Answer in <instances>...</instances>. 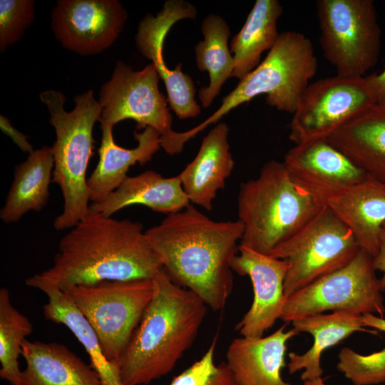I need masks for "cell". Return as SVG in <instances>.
I'll list each match as a JSON object with an SVG mask.
<instances>
[{
	"label": "cell",
	"mask_w": 385,
	"mask_h": 385,
	"mask_svg": "<svg viewBox=\"0 0 385 385\" xmlns=\"http://www.w3.org/2000/svg\"><path fill=\"white\" fill-rule=\"evenodd\" d=\"M243 230L239 220L215 221L190 205L145 235L170 279L219 311L233 289L232 263Z\"/></svg>",
	"instance_id": "cell-1"
},
{
	"label": "cell",
	"mask_w": 385,
	"mask_h": 385,
	"mask_svg": "<svg viewBox=\"0 0 385 385\" xmlns=\"http://www.w3.org/2000/svg\"><path fill=\"white\" fill-rule=\"evenodd\" d=\"M161 269L140 222L90 210L61 239L53 265L40 274L61 287L153 279Z\"/></svg>",
	"instance_id": "cell-2"
},
{
	"label": "cell",
	"mask_w": 385,
	"mask_h": 385,
	"mask_svg": "<svg viewBox=\"0 0 385 385\" xmlns=\"http://www.w3.org/2000/svg\"><path fill=\"white\" fill-rule=\"evenodd\" d=\"M152 279L153 297L118 363L122 385H148L170 373L207 313L203 300L173 282L163 268Z\"/></svg>",
	"instance_id": "cell-3"
},
{
	"label": "cell",
	"mask_w": 385,
	"mask_h": 385,
	"mask_svg": "<svg viewBox=\"0 0 385 385\" xmlns=\"http://www.w3.org/2000/svg\"><path fill=\"white\" fill-rule=\"evenodd\" d=\"M317 69V59L310 39L296 31L281 32L265 59L222 98L216 111L196 127L181 133L174 131L166 138V152L170 155L180 153L184 144L207 126L260 95H266L269 106L293 114Z\"/></svg>",
	"instance_id": "cell-4"
},
{
	"label": "cell",
	"mask_w": 385,
	"mask_h": 385,
	"mask_svg": "<svg viewBox=\"0 0 385 385\" xmlns=\"http://www.w3.org/2000/svg\"><path fill=\"white\" fill-rule=\"evenodd\" d=\"M39 98L56 133L51 147L54 163L52 183L59 186L63 198V211L53 226L56 230L71 229L90 211L86 171L95 148L93 126L100 120L102 107L92 90L76 96L71 111H65L66 98L59 91H44Z\"/></svg>",
	"instance_id": "cell-5"
},
{
	"label": "cell",
	"mask_w": 385,
	"mask_h": 385,
	"mask_svg": "<svg viewBox=\"0 0 385 385\" xmlns=\"http://www.w3.org/2000/svg\"><path fill=\"white\" fill-rule=\"evenodd\" d=\"M324 206L291 180L283 162L270 160L257 178L240 185L237 214L244 230L240 245L270 255Z\"/></svg>",
	"instance_id": "cell-6"
},
{
	"label": "cell",
	"mask_w": 385,
	"mask_h": 385,
	"mask_svg": "<svg viewBox=\"0 0 385 385\" xmlns=\"http://www.w3.org/2000/svg\"><path fill=\"white\" fill-rule=\"evenodd\" d=\"M95 331L108 361H119L153 294L152 279L61 287Z\"/></svg>",
	"instance_id": "cell-7"
},
{
	"label": "cell",
	"mask_w": 385,
	"mask_h": 385,
	"mask_svg": "<svg viewBox=\"0 0 385 385\" xmlns=\"http://www.w3.org/2000/svg\"><path fill=\"white\" fill-rule=\"evenodd\" d=\"M319 42L337 75L364 77L378 61L381 30L372 0H318Z\"/></svg>",
	"instance_id": "cell-8"
},
{
	"label": "cell",
	"mask_w": 385,
	"mask_h": 385,
	"mask_svg": "<svg viewBox=\"0 0 385 385\" xmlns=\"http://www.w3.org/2000/svg\"><path fill=\"white\" fill-rule=\"evenodd\" d=\"M373 258L360 249L346 266L290 295L280 319L284 322H292L327 311L376 314L384 317L385 307Z\"/></svg>",
	"instance_id": "cell-9"
},
{
	"label": "cell",
	"mask_w": 385,
	"mask_h": 385,
	"mask_svg": "<svg viewBox=\"0 0 385 385\" xmlns=\"http://www.w3.org/2000/svg\"><path fill=\"white\" fill-rule=\"evenodd\" d=\"M359 250L351 232L325 205L270 256L288 263L284 284L288 298L317 279L346 266Z\"/></svg>",
	"instance_id": "cell-10"
},
{
	"label": "cell",
	"mask_w": 385,
	"mask_h": 385,
	"mask_svg": "<svg viewBox=\"0 0 385 385\" xmlns=\"http://www.w3.org/2000/svg\"><path fill=\"white\" fill-rule=\"evenodd\" d=\"M376 104L365 76L319 79L304 91L289 123L294 144L327 138L362 111Z\"/></svg>",
	"instance_id": "cell-11"
},
{
	"label": "cell",
	"mask_w": 385,
	"mask_h": 385,
	"mask_svg": "<svg viewBox=\"0 0 385 385\" xmlns=\"http://www.w3.org/2000/svg\"><path fill=\"white\" fill-rule=\"evenodd\" d=\"M159 74L151 63L140 71H133L122 61H116L111 78L100 88L98 102L102 107L101 123L114 126L131 119L138 130L152 128L165 137L170 135L173 115L165 96L160 91Z\"/></svg>",
	"instance_id": "cell-12"
},
{
	"label": "cell",
	"mask_w": 385,
	"mask_h": 385,
	"mask_svg": "<svg viewBox=\"0 0 385 385\" xmlns=\"http://www.w3.org/2000/svg\"><path fill=\"white\" fill-rule=\"evenodd\" d=\"M51 17L52 31L64 48L90 56L113 44L128 13L118 0H58Z\"/></svg>",
	"instance_id": "cell-13"
},
{
	"label": "cell",
	"mask_w": 385,
	"mask_h": 385,
	"mask_svg": "<svg viewBox=\"0 0 385 385\" xmlns=\"http://www.w3.org/2000/svg\"><path fill=\"white\" fill-rule=\"evenodd\" d=\"M197 13L196 8L185 1H167L155 16L148 14L140 21L135 37L138 50L152 61L163 81L168 103L179 119L195 118L200 114L201 108L195 98L193 81L183 72L182 64L170 69L165 63L164 41L173 24L185 19H195Z\"/></svg>",
	"instance_id": "cell-14"
},
{
	"label": "cell",
	"mask_w": 385,
	"mask_h": 385,
	"mask_svg": "<svg viewBox=\"0 0 385 385\" xmlns=\"http://www.w3.org/2000/svg\"><path fill=\"white\" fill-rule=\"evenodd\" d=\"M283 163L291 180L324 205L367 176L327 138L295 144Z\"/></svg>",
	"instance_id": "cell-15"
},
{
	"label": "cell",
	"mask_w": 385,
	"mask_h": 385,
	"mask_svg": "<svg viewBox=\"0 0 385 385\" xmlns=\"http://www.w3.org/2000/svg\"><path fill=\"white\" fill-rule=\"evenodd\" d=\"M288 267L284 260L240 245L232 269L241 276L250 277L254 294L250 308L237 325L242 337H263L265 332L280 319L287 299L284 284Z\"/></svg>",
	"instance_id": "cell-16"
},
{
	"label": "cell",
	"mask_w": 385,
	"mask_h": 385,
	"mask_svg": "<svg viewBox=\"0 0 385 385\" xmlns=\"http://www.w3.org/2000/svg\"><path fill=\"white\" fill-rule=\"evenodd\" d=\"M279 328L267 337L236 338L226 352V364L238 385H292L281 374L287 343L299 333Z\"/></svg>",
	"instance_id": "cell-17"
},
{
	"label": "cell",
	"mask_w": 385,
	"mask_h": 385,
	"mask_svg": "<svg viewBox=\"0 0 385 385\" xmlns=\"http://www.w3.org/2000/svg\"><path fill=\"white\" fill-rule=\"evenodd\" d=\"M326 205L351 232L359 248L374 257L385 224V183L367 175Z\"/></svg>",
	"instance_id": "cell-18"
},
{
	"label": "cell",
	"mask_w": 385,
	"mask_h": 385,
	"mask_svg": "<svg viewBox=\"0 0 385 385\" xmlns=\"http://www.w3.org/2000/svg\"><path fill=\"white\" fill-rule=\"evenodd\" d=\"M228 133L226 123H217L203 138L195 158L178 175L190 202L207 210H212V201L234 168Z\"/></svg>",
	"instance_id": "cell-19"
},
{
	"label": "cell",
	"mask_w": 385,
	"mask_h": 385,
	"mask_svg": "<svg viewBox=\"0 0 385 385\" xmlns=\"http://www.w3.org/2000/svg\"><path fill=\"white\" fill-rule=\"evenodd\" d=\"M113 128L111 124L101 123L102 137L98 150L99 160L87 180L92 203L101 202L118 189L128 176L127 173L132 165L137 163L146 164L161 148L160 135L149 127L142 132H133L138 142L135 148H122L114 141Z\"/></svg>",
	"instance_id": "cell-20"
},
{
	"label": "cell",
	"mask_w": 385,
	"mask_h": 385,
	"mask_svg": "<svg viewBox=\"0 0 385 385\" xmlns=\"http://www.w3.org/2000/svg\"><path fill=\"white\" fill-rule=\"evenodd\" d=\"M327 139L367 175L385 183V105L362 111Z\"/></svg>",
	"instance_id": "cell-21"
},
{
	"label": "cell",
	"mask_w": 385,
	"mask_h": 385,
	"mask_svg": "<svg viewBox=\"0 0 385 385\" xmlns=\"http://www.w3.org/2000/svg\"><path fill=\"white\" fill-rule=\"evenodd\" d=\"M21 346L26 367L20 385H103L92 366L63 344L25 339Z\"/></svg>",
	"instance_id": "cell-22"
},
{
	"label": "cell",
	"mask_w": 385,
	"mask_h": 385,
	"mask_svg": "<svg viewBox=\"0 0 385 385\" xmlns=\"http://www.w3.org/2000/svg\"><path fill=\"white\" fill-rule=\"evenodd\" d=\"M25 284L46 295L47 302L43 307L45 318L66 326L74 334L84 347L91 366L98 374L103 384L122 385L118 369L105 356L95 331L59 285L40 273L26 279Z\"/></svg>",
	"instance_id": "cell-23"
},
{
	"label": "cell",
	"mask_w": 385,
	"mask_h": 385,
	"mask_svg": "<svg viewBox=\"0 0 385 385\" xmlns=\"http://www.w3.org/2000/svg\"><path fill=\"white\" fill-rule=\"evenodd\" d=\"M190 202L178 175L164 178L155 171L146 170L135 176H128L103 200L91 203L90 210L112 217L128 206L142 205L168 215L184 210Z\"/></svg>",
	"instance_id": "cell-24"
},
{
	"label": "cell",
	"mask_w": 385,
	"mask_h": 385,
	"mask_svg": "<svg viewBox=\"0 0 385 385\" xmlns=\"http://www.w3.org/2000/svg\"><path fill=\"white\" fill-rule=\"evenodd\" d=\"M291 323L298 333L307 332L314 338L312 346L305 353L299 354L290 352L288 354L289 361L287 366L289 374L304 370L301 375L303 381L322 377L323 369L321 356L327 349L356 332L377 333L376 330H369L364 326L362 314L347 312L310 315Z\"/></svg>",
	"instance_id": "cell-25"
},
{
	"label": "cell",
	"mask_w": 385,
	"mask_h": 385,
	"mask_svg": "<svg viewBox=\"0 0 385 385\" xmlns=\"http://www.w3.org/2000/svg\"><path fill=\"white\" fill-rule=\"evenodd\" d=\"M53 165L51 148L46 145L16 165L11 185L0 211L4 222H16L29 211L39 212L46 206L50 197Z\"/></svg>",
	"instance_id": "cell-26"
},
{
	"label": "cell",
	"mask_w": 385,
	"mask_h": 385,
	"mask_svg": "<svg viewBox=\"0 0 385 385\" xmlns=\"http://www.w3.org/2000/svg\"><path fill=\"white\" fill-rule=\"evenodd\" d=\"M283 8L277 0H257L240 30L230 43L233 53L232 77L240 81L260 63L261 56L276 43L279 34L277 21Z\"/></svg>",
	"instance_id": "cell-27"
},
{
	"label": "cell",
	"mask_w": 385,
	"mask_h": 385,
	"mask_svg": "<svg viewBox=\"0 0 385 385\" xmlns=\"http://www.w3.org/2000/svg\"><path fill=\"white\" fill-rule=\"evenodd\" d=\"M204 39L195 47V61L200 71H207L209 85L201 88L198 97L203 108H208L218 96L222 85L234 71V58L228 47L230 30L219 15L209 14L202 22Z\"/></svg>",
	"instance_id": "cell-28"
},
{
	"label": "cell",
	"mask_w": 385,
	"mask_h": 385,
	"mask_svg": "<svg viewBox=\"0 0 385 385\" xmlns=\"http://www.w3.org/2000/svg\"><path fill=\"white\" fill-rule=\"evenodd\" d=\"M33 331L29 319L11 304L6 288L0 289V377L11 385H20L18 359L22 342Z\"/></svg>",
	"instance_id": "cell-29"
},
{
	"label": "cell",
	"mask_w": 385,
	"mask_h": 385,
	"mask_svg": "<svg viewBox=\"0 0 385 385\" xmlns=\"http://www.w3.org/2000/svg\"><path fill=\"white\" fill-rule=\"evenodd\" d=\"M337 369L354 385H374L385 382V347L368 355H361L349 347L338 355Z\"/></svg>",
	"instance_id": "cell-30"
},
{
	"label": "cell",
	"mask_w": 385,
	"mask_h": 385,
	"mask_svg": "<svg viewBox=\"0 0 385 385\" xmlns=\"http://www.w3.org/2000/svg\"><path fill=\"white\" fill-rule=\"evenodd\" d=\"M215 337L204 355L173 379L169 385H238L226 363H215Z\"/></svg>",
	"instance_id": "cell-31"
},
{
	"label": "cell",
	"mask_w": 385,
	"mask_h": 385,
	"mask_svg": "<svg viewBox=\"0 0 385 385\" xmlns=\"http://www.w3.org/2000/svg\"><path fill=\"white\" fill-rule=\"evenodd\" d=\"M34 0L0 1V52L19 41L35 16Z\"/></svg>",
	"instance_id": "cell-32"
},
{
	"label": "cell",
	"mask_w": 385,
	"mask_h": 385,
	"mask_svg": "<svg viewBox=\"0 0 385 385\" xmlns=\"http://www.w3.org/2000/svg\"><path fill=\"white\" fill-rule=\"evenodd\" d=\"M0 128L24 153L30 155L34 151L28 136L14 128L10 120L2 115H0Z\"/></svg>",
	"instance_id": "cell-33"
},
{
	"label": "cell",
	"mask_w": 385,
	"mask_h": 385,
	"mask_svg": "<svg viewBox=\"0 0 385 385\" xmlns=\"http://www.w3.org/2000/svg\"><path fill=\"white\" fill-rule=\"evenodd\" d=\"M375 96L376 104L385 105V69L380 73L365 76Z\"/></svg>",
	"instance_id": "cell-34"
},
{
	"label": "cell",
	"mask_w": 385,
	"mask_h": 385,
	"mask_svg": "<svg viewBox=\"0 0 385 385\" xmlns=\"http://www.w3.org/2000/svg\"><path fill=\"white\" fill-rule=\"evenodd\" d=\"M374 267L383 273L379 279L381 289L385 291V230L383 229L380 237L379 247L376 255L373 258Z\"/></svg>",
	"instance_id": "cell-35"
},
{
	"label": "cell",
	"mask_w": 385,
	"mask_h": 385,
	"mask_svg": "<svg viewBox=\"0 0 385 385\" xmlns=\"http://www.w3.org/2000/svg\"><path fill=\"white\" fill-rule=\"evenodd\" d=\"M362 322L365 327L385 332V318L373 314H362Z\"/></svg>",
	"instance_id": "cell-36"
},
{
	"label": "cell",
	"mask_w": 385,
	"mask_h": 385,
	"mask_svg": "<svg viewBox=\"0 0 385 385\" xmlns=\"http://www.w3.org/2000/svg\"><path fill=\"white\" fill-rule=\"evenodd\" d=\"M302 385H326V384L324 383V381L321 377L313 381H304Z\"/></svg>",
	"instance_id": "cell-37"
},
{
	"label": "cell",
	"mask_w": 385,
	"mask_h": 385,
	"mask_svg": "<svg viewBox=\"0 0 385 385\" xmlns=\"http://www.w3.org/2000/svg\"><path fill=\"white\" fill-rule=\"evenodd\" d=\"M384 230H385V224H384Z\"/></svg>",
	"instance_id": "cell-38"
}]
</instances>
